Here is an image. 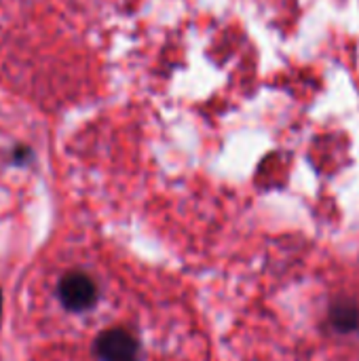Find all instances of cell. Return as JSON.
I'll list each match as a JSON object with an SVG mask.
<instances>
[{"label": "cell", "instance_id": "6da1fadb", "mask_svg": "<svg viewBox=\"0 0 359 361\" xmlns=\"http://www.w3.org/2000/svg\"><path fill=\"white\" fill-rule=\"evenodd\" d=\"M57 296L59 302L72 311V313H83L89 311L95 300H97V288L95 283L85 275V273H68L59 279L57 286Z\"/></svg>", "mask_w": 359, "mask_h": 361}, {"label": "cell", "instance_id": "277c9868", "mask_svg": "<svg viewBox=\"0 0 359 361\" xmlns=\"http://www.w3.org/2000/svg\"><path fill=\"white\" fill-rule=\"evenodd\" d=\"M0 322H2V290H0Z\"/></svg>", "mask_w": 359, "mask_h": 361}, {"label": "cell", "instance_id": "7a4b0ae2", "mask_svg": "<svg viewBox=\"0 0 359 361\" xmlns=\"http://www.w3.org/2000/svg\"><path fill=\"white\" fill-rule=\"evenodd\" d=\"M95 353L102 361H138V343L127 330L112 328L97 336Z\"/></svg>", "mask_w": 359, "mask_h": 361}, {"label": "cell", "instance_id": "3957f363", "mask_svg": "<svg viewBox=\"0 0 359 361\" xmlns=\"http://www.w3.org/2000/svg\"><path fill=\"white\" fill-rule=\"evenodd\" d=\"M332 319H334L336 328H341V330L349 332V330H353V328L358 326L359 309L341 305V307H336V309L332 311Z\"/></svg>", "mask_w": 359, "mask_h": 361}]
</instances>
